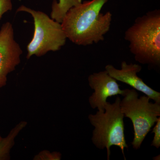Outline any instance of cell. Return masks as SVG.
I'll list each match as a JSON object with an SVG mask.
<instances>
[{
    "label": "cell",
    "mask_w": 160,
    "mask_h": 160,
    "mask_svg": "<svg viewBox=\"0 0 160 160\" xmlns=\"http://www.w3.org/2000/svg\"><path fill=\"white\" fill-rule=\"evenodd\" d=\"M82 2V0H53L52 5L51 18L61 23L69 9Z\"/></svg>",
    "instance_id": "10"
},
{
    "label": "cell",
    "mask_w": 160,
    "mask_h": 160,
    "mask_svg": "<svg viewBox=\"0 0 160 160\" xmlns=\"http://www.w3.org/2000/svg\"><path fill=\"white\" fill-rule=\"evenodd\" d=\"M120 101L121 111L124 117L131 120L134 130L131 142L133 149H139L146 136L160 117V103L152 102L146 95L139 98L134 89H124Z\"/></svg>",
    "instance_id": "4"
},
{
    "label": "cell",
    "mask_w": 160,
    "mask_h": 160,
    "mask_svg": "<svg viewBox=\"0 0 160 160\" xmlns=\"http://www.w3.org/2000/svg\"><path fill=\"white\" fill-rule=\"evenodd\" d=\"M62 154L58 152H51L48 150H43L35 156L34 160H60Z\"/></svg>",
    "instance_id": "11"
},
{
    "label": "cell",
    "mask_w": 160,
    "mask_h": 160,
    "mask_svg": "<svg viewBox=\"0 0 160 160\" xmlns=\"http://www.w3.org/2000/svg\"><path fill=\"white\" fill-rule=\"evenodd\" d=\"M31 14L34 21L33 37L27 47V59L32 56L41 57L49 51L59 50L66 44L67 38L61 23L42 11H36L22 5L17 12Z\"/></svg>",
    "instance_id": "5"
},
{
    "label": "cell",
    "mask_w": 160,
    "mask_h": 160,
    "mask_svg": "<svg viewBox=\"0 0 160 160\" xmlns=\"http://www.w3.org/2000/svg\"><path fill=\"white\" fill-rule=\"evenodd\" d=\"M142 69V66L138 64H128L126 61L122 62L121 69H117L111 65L105 67V70L116 81L129 85L137 91L142 92L150 100L160 103V92L149 87L138 76V73Z\"/></svg>",
    "instance_id": "8"
},
{
    "label": "cell",
    "mask_w": 160,
    "mask_h": 160,
    "mask_svg": "<svg viewBox=\"0 0 160 160\" xmlns=\"http://www.w3.org/2000/svg\"><path fill=\"white\" fill-rule=\"evenodd\" d=\"M125 39L137 62L152 68L160 66V10L139 17L125 32Z\"/></svg>",
    "instance_id": "2"
},
{
    "label": "cell",
    "mask_w": 160,
    "mask_h": 160,
    "mask_svg": "<svg viewBox=\"0 0 160 160\" xmlns=\"http://www.w3.org/2000/svg\"><path fill=\"white\" fill-rule=\"evenodd\" d=\"M26 121H22L11 129L5 138H0V160L10 159V152L15 144V139L27 125Z\"/></svg>",
    "instance_id": "9"
},
{
    "label": "cell",
    "mask_w": 160,
    "mask_h": 160,
    "mask_svg": "<svg viewBox=\"0 0 160 160\" xmlns=\"http://www.w3.org/2000/svg\"><path fill=\"white\" fill-rule=\"evenodd\" d=\"M12 9V0H0V19L3 15Z\"/></svg>",
    "instance_id": "13"
},
{
    "label": "cell",
    "mask_w": 160,
    "mask_h": 160,
    "mask_svg": "<svg viewBox=\"0 0 160 160\" xmlns=\"http://www.w3.org/2000/svg\"><path fill=\"white\" fill-rule=\"evenodd\" d=\"M109 0L82 2L69 9L61 24L67 38L75 44L87 46L104 41L110 29L112 14L101 11Z\"/></svg>",
    "instance_id": "1"
},
{
    "label": "cell",
    "mask_w": 160,
    "mask_h": 160,
    "mask_svg": "<svg viewBox=\"0 0 160 160\" xmlns=\"http://www.w3.org/2000/svg\"><path fill=\"white\" fill-rule=\"evenodd\" d=\"M121 98L117 97L114 102H108L104 111L98 110L94 114H90L88 118L94 127L92 141L97 148L107 149V159L110 160V147L116 146L121 149L126 160L124 153L125 148H128L125 136L124 114L121 111Z\"/></svg>",
    "instance_id": "3"
},
{
    "label": "cell",
    "mask_w": 160,
    "mask_h": 160,
    "mask_svg": "<svg viewBox=\"0 0 160 160\" xmlns=\"http://www.w3.org/2000/svg\"><path fill=\"white\" fill-rule=\"evenodd\" d=\"M152 132L154 133V137L151 146L159 149L160 147V117L156 122Z\"/></svg>",
    "instance_id": "12"
},
{
    "label": "cell",
    "mask_w": 160,
    "mask_h": 160,
    "mask_svg": "<svg viewBox=\"0 0 160 160\" xmlns=\"http://www.w3.org/2000/svg\"><path fill=\"white\" fill-rule=\"evenodd\" d=\"M1 135H0V138H1Z\"/></svg>",
    "instance_id": "14"
},
{
    "label": "cell",
    "mask_w": 160,
    "mask_h": 160,
    "mask_svg": "<svg viewBox=\"0 0 160 160\" xmlns=\"http://www.w3.org/2000/svg\"><path fill=\"white\" fill-rule=\"evenodd\" d=\"M88 80L89 86L94 90L89 98V105L92 109L104 111L107 98L124 94L125 90L120 89L117 81L112 77L106 70L93 72L89 76Z\"/></svg>",
    "instance_id": "7"
},
{
    "label": "cell",
    "mask_w": 160,
    "mask_h": 160,
    "mask_svg": "<svg viewBox=\"0 0 160 160\" xmlns=\"http://www.w3.org/2000/svg\"><path fill=\"white\" fill-rule=\"evenodd\" d=\"M22 52L15 40L11 23L3 24L0 29V89L6 85L8 74L20 64Z\"/></svg>",
    "instance_id": "6"
}]
</instances>
